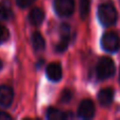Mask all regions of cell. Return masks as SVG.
I'll list each match as a JSON object with an SVG mask.
<instances>
[{
	"label": "cell",
	"instance_id": "cell-1",
	"mask_svg": "<svg viewBox=\"0 0 120 120\" xmlns=\"http://www.w3.org/2000/svg\"><path fill=\"white\" fill-rule=\"evenodd\" d=\"M98 18L101 24L104 26H111L115 24L118 18V14L114 4L111 2H105L101 4L98 10Z\"/></svg>",
	"mask_w": 120,
	"mask_h": 120
},
{
	"label": "cell",
	"instance_id": "cell-2",
	"mask_svg": "<svg viewBox=\"0 0 120 120\" xmlns=\"http://www.w3.org/2000/svg\"><path fill=\"white\" fill-rule=\"evenodd\" d=\"M115 71H116L115 62L110 57H102L98 62L97 68H96L97 77L100 80L111 78L115 74Z\"/></svg>",
	"mask_w": 120,
	"mask_h": 120
},
{
	"label": "cell",
	"instance_id": "cell-3",
	"mask_svg": "<svg viewBox=\"0 0 120 120\" xmlns=\"http://www.w3.org/2000/svg\"><path fill=\"white\" fill-rule=\"evenodd\" d=\"M101 44L104 51L108 53H116L120 48V38L115 32H107L102 37Z\"/></svg>",
	"mask_w": 120,
	"mask_h": 120
},
{
	"label": "cell",
	"instance_id": "cell-4",
	"mask_svg": "<svg viewBox=\"0 0 120 120\" xmlns=\"http://www.w3.org/2000/svg\"><path fill=\"white\" fill-rule=\"evenodd\" d=\"M54 10L59 16L68 17L74 12V0H54Z\"/></svg>",
	"mask_w": 120,
	"mask_h": 120
},
{
	"label": "cell",
	"instance_id": "cell-5",
	"mask_svg": "<svg viewBox=\"0 0 120 120\" xmlns=\"http://www.w3.org/2000/svg\"><path fill=\"white\" fill-rule=\"evenodd\" d=\"M78 115L82 119H91L95 116V105L90 99H85L80 103Z\"/></svg>",
	"mask_w": 120,
	"mask_h": 120
},
{
	"label": "cell",
	"instance_id": "cell-6",
	"mask_svg": "<svg viewBox=\"0 0 120 120\" xmlns=\"http://www.w3.org/2000/svg\"><path fill=\"white\" fill-rule=\"evenodd\" d=\"M14 98V92L12 87L8 85H0V105L3 108L11 106Z\"/></svg>",
	"mask_w": 120,
	"mask_h": 120
},
{
	"label": "cell",
	"instance_id": "cell-7",
	"mask_svg": "<svg viewBox=\"0 0 120 120\" xmlns=\"http://www.w3.org/2000/svg\"><path fill=\"white\" fill-rule=\"evenodd\" d=\"M46 74L47 77L50 79L51 81H60L62 78V68L59 63L56 62H53V63H50L48 66H47V70H46Z\"/></svg>",
	"mask_w": 120,
	"mask_h": 120
},
{
	"label": "cell",
	"instance_id": "cell-8",
	"mask_svg": "<svg viewBox=\"0 0 120 120\" xmlns=\"http://www.w3.org/2000/svg\"><path fill=\"white\" fill-rule=\"evenodd\" d=\"M113 99H114V90L111 87L101 90L98 94V101L103 106H108L112 103Z\"/></svg>",
	"mask_w": 120,
	"mask_h": 120
},
{
	"label": "cell",
	"instance_id": "cell-9",
	"mask_svg": "<svg viewBox=\"0 0 120 120\" xmlns=\"http://www.w3.org/2000/svg\"><path fill=\"white\" fill-rule=\"evenodd\" d=\"M44 18H45V13L39 8H33L29 14V21L34 26H37V25L42 24L43 21H44Z\"/></svg>",
	"mask_w": 120,
	"mask_h": 120
},
{
	"label": "cell",
	"instance_id": "cell-10",
	"mask_svg": "<svg viewBox=\"0 0 120 120\" xmlns=\"http://www.w3.org/2000/svg\"><path fill=\"white\" fill-rule=\"evenodd\" d=\"M13 17V11L11 8V3L8 0H4L0 3V19L9 20Z\"/></svg>",
	"mask_w": 120,
	"mask_h": 120
},
{
	"label": "cell",
	"instance_id": "cell-11",
	"mask_svg": "<svg viewBox=\"0 0 120 120\" xmlns=\"http://www.w3.org/2000/svg\"><path fill=\"white\" fill-rule=\"evenodd\" d=\"M32 44H33V48L35 51H43L45 49L46 45V42H45L44 37L42 36V34L35 32L32 35Z\"/></svg>",
	"mask_w": 120,
	"mask_h": 120
},
{
	"label": "cell",
	"instance_id": "cell-12",
	"mask_svg": "<svg viewBox=\"0 0 120 120\" xmlns=\"http://www.w3.org/2000/svg\"><path fill=\"white\" fill-rule=\"evenodd\" d=\"M47 118L50 120H63L66 118V114L59 109L49 108L47 111Z\"/></svg>",
	"mask_w": 120,
	"mask_h": 120
},
{
	"label": "cell",
	"instance_id": "cell-13",
	"mask_svg": "<svg viewBox=\"0 0 120 120\" xmlns=\"http://www.w3.org/2000/svg\"><path fill=\"white\" fill-rule=\"evenodd\" d=\"M90 0H80V15L82 19H86L89 13Z\"/></svg>",
	"mask_w": 120,
	"mask_h": 120
},
{
	"label": "cell",
	"instance_id": "cell-14",
	"mask_svg": "<svg viewBox=\"0 0 120 120\" xmlns=\"http://www.w3.org/2000/svg\"><path fill=\"white\" fill-rule=\"evenodd\" d=\"M69 39L70 36H61V41L56 46V52L62 53L67 50L68 44H69Z\"/></svg>",
	"mask_w": 120,
	"mask_h": 120
},
{
	"label": "cell",
	"instance_id": "cell-15",
	"mask_svg": "<svg viewBox=\"0 0 120 120\" xmlns=\"http://www.w3.org/2000/svg\"><path fill=\"white\" fill-rule=\"evenodd\" d=\"M71 96H72L71 92H70L69 90H64L61 95V101L63 102V103H67V102H69V100L71 99Z\"/></svg>",
	"mask_w": 120,
	"mask_h": 120
},
{
	"label": "cell",
	"instance_id": "cell-16",
	"mask_svg": "<svg viewBox=\"0 0 120 120\" xmlns=\"http://www.w3.org/2000/svg\"><path fill=\"white\" fill-rule=\"evenodd\" d=\"M9 38V32L4 26L0 25V43L6 41Z\"/></svg>",
	"mask_w": 120,
	"mask_h": 120
},
{
	"label": "cell",
	"instance_id": "cell-17",
	"mask_svg": "<svg viewBox=\"0 0 120 120\" xmlns=\"http://www.w3.org/2000/svg\"><path fill=\"white\" fill-rule=\"evenodd\" d=\"M16 3L20 8H28L29 5L32 4V2L30 0H16Z\"/></svg>",
	"mask_w": 120,
	"mask_h": 120
},
{
	"label": "cell",
	"instance_id": "cell-18",
	"mask_svg": "<svg viewBox=\"0 0 120 120\" xmlns=\"http://www.w3.org/2000/svg\"><path fill=\"white\" fill-rule=\"evenodd\" d=\"M11 116L5 112H0V120H10Z\"/></svg>",
	"mask_w": 120,
	"mask_h": 120
},
{
	"label": "cell",
	"instance_id": "cell-19",
	"mask_svg": "<svg viewBox=\"0 0 120 120\" xmlns=\"http://www.w3.org/2000/svg\"><path fill=\"white\" fill-rule=\"evenodd\" d=\"M1 68H2V62H1V60H0V70H1Z\"/></svg>",
	"mask_w": 120,
	"mask_h": 120
},
{
	"label": "cell",
	"instance_id": "cell-20",
	"mask_svg": "<svg viewBox=\"0 0 120 120\" xmlns=\"http://www.w3.org/2000/svg\"><path fill=\"white\" fill-rule=\"evenodd\" d=\"M30 1H31V2H33V1H34V0H30Z\"/></svg>",
	"mask_w": 120,
	"mask_h": 120
}]
</instances>
